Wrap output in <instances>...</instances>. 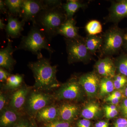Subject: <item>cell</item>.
Here are the masks:
<instances>
[{"mask_svg": "<svg viewBox=\"0 0 127 127\" xmlns=\"http://www.w3.org/2000/svg\"><path fill=\"white\" fill-rule=\"evenodd\" d=\"M122 93L118 91H115L112 93L111 94L109 95V96L112 97H115L121 98L122 97Z\"/></svg>", "mask_w": 127, "mask_h": 127, "instance_id": "41", "label": "cell"}, {"mask_svg": "<svg viewBox=\"0 0 127 127\" xmlns=\"http://www.w3.org/2000/svg\"><path fill=\"white\" fill-rule=\"evenodd\" d=\"M20 113L7 106L0 112L1 127H13L21 119Z\"/></svg>", "mask_w": 127, "mask_h": 127, "instance_id": "16", "label": "cell"}, {"mask_svg": "<svg viewBox=\"0 0 127 127\" xmlns=\"http://www.w3.org/2000/svg\"><path fill=\"white\" fill-rule=\"evenodd\" d=\"M46 9L47 7L43 0H23L21 13L22 21L25 23L32 21L34 25L37 15Z\"/></svg>", "mask_w": 127, "mask_h": 127, "instance_id": "8", "label": "cell"}, {"mask_svg": "<svg viewBox=\"0 0 127 127\" xmlns=\"http://www.w3.org/2000/svg\"><path fill=\"white\" fill-rule=\"evenodd\" d=\"M8 41L6 47L0 50V66L10 72L16 64L12 56L15 50L13 48L11 41L9 39Z\"/></svg>", "mask_w": 127, "mask_h": 127, "instance_id": "12", "label": "cell"}, {"mask_svg": "<svg viewBox=\"0 0 127 127\" xmlns=\"http://www.w3.org/2000/svg\"><path fill=\"white\" fill-rule=\"evenodd\" d=\"M100 94L104 96L113 92L114 89L113 81L111 78H103L100 81Z\"/></svg>", "mask_w": 127, "mask_h": 127, "instance_id": "25", "label": "cell"}, {"mask_svg": "<svg viewBox=\"0 0 127 127\" xmlns=\"http://www.w3.org/2000/svg\"><path fill=\"white\" fill-rule=\"evenodd\" d=\"M32 89L31 87L23 84L14 91L10 97L9 106L20 113L25 108L28 96Z\"/></svg>", "mask_w": 127, "mask_h": 127, "instance_id": "9", "label": "cell"}, {"mask_svg": "<svg viewBox=\"0 0 127 127\" xmlns=\"http://www.w3.org/2000/svg\"><path fill=\"white\" fill-rule=\"evenodd\" d=\"M58 110V120L70 122L78 114L79 108L75 104L65 103L59 106Z\"/></svg>", "mask_w": 127, "mask_h": 127, "instance_id": "17", "label": "cell"}, {"mask_svg": "<svg viewBox=\"0 0 127 127\" xmlns=\"http://www.w3.org/2000/svg\"><path fill=\"white\" fill-rule=\"evenodd\" d=\"M58 106L52 104L38 112L36 115V119L46 123L58 120Z\"/></svg>", "mask_w": 127, "mask_h": 127, "instance_id": "18", "label": "cell"}, {"mask_svg": "<svg viewBox=\"0 0 127 127\" xmlns=\"http://www.w3.org/2000/svg\"><path fill=\"white\" fill-rule=\"evenodd\" d=\"M105 115L107 118H112L115 117L118 114L117 109L113 111H105Z\"/></svg>", "mask_w": 127, "mask_h": 127, "instance_id": "34", "label": "cell"}, {"mask_svg": "<svg viewBox=\"0 0 127 127\" xmlns=\"http://www.w3.org/2000/svg\"><path fill=\"white\" fill-rule=\"evenodd\" d=\"M85 30L88 35H95L102 32V26L100 22L93 20L87 23L85 26Z\"/></svg>", "mask_w": 127, "mask_h": 127, "instance_id": "26", "label": "cell"}, {"mask_svg": "<svg viewBox=\"0 0 127 127\" xmlns=\"http://www.w3.org/2000/svg\"><path fill=\"white\" fill-rule=\"evenodd\" d=\"M0 10L1 13L6 14L7 15L8 14V10L5 4L4 1L2 0H0Z\"/></svg>", "mask_w": 127, "mask_h": 127, "instance_id": "36", "label": "cell"}, {"mask_svg": "<svg viewBox=\"0 0 127 127\" xmlns=\"http://www.w3.org/2000/svg\"><path fill=\"white\" fill-rule=\"evenodd\" d=\"M67 19L62 5L48 8L40 12L35 24L44 32L49 42L57 35L59 28Z\"/></svg>", "mask_w": 127, "mask_h": 127, "instance_id": "2", "label": "cell"}, {"mask_svg": "<svg viewBox=\"0 0 127 127\" xmlns=\"http://www.w3.org/2000/svg\"><path fill=\"white\" fill-rule=\"evenodd\" d=\"M126 30L117 26L112 27L107 30L102 36L101 52L103 56H109L117 54L122 50Z\"/></svg>", "mask_w": 127, "mask_h": 127, "instance_id": "4", "label": "cell"}, {"mask_svg": "<svg viewBox=\"0 0 127 127\" xmlns=\"http://www.w3.org/2000/svg\"><path fill=\"white\" fill-rule=\"evenodd\" d=\"M100 111V107L97 104L92 103L88 104L83 109L81 115L83 118L90 120L97 116Z\"/></svg>", "mask_w": 127, "mask_h": 127, "instance_id": "23", "label": "cell"}, {"mask_svg": "<svg viewBox=\"0 0 127 127\" xmlns=\"http://www.w3.org/2000/svg\"><path fill=\"white\" fill-rule=\"evenodd\" d=\"M13 127H31V126L27 120L21 118Z\"/></svg>", "mask_w": 127, "mask_h": 127, "instance_id": "33", "label": "cell"}, {"mask_svg": "<svg viewBox=\"0 0 127 127\" xmlns=\"http://www.w3.org/2000/svg\"><path fill=\"white\" fill-rule=\"evenodd\" d=\"M76 21L73 18H67L59 28L57 35H61L65 39H79L82 37L78 34L79 28L76 26Z\"/></svg>", "mask_w": 127, "mask_h": 127, "instance_id": "14", "label": "cell"}, {"mask_svg": "<svg viewBox=\"0 0 127 127\" xmlns=\"http://www.w3.org/2000/svg\"><path fill=\"white\" fill-rule=\"evenodd\" d=\"M125 96L127 97V87L126 88L125 90Z\"/></svg>", "mask_w": 127, "mask_h": 127, "instance_id": "43", "label": "cell"}, {"mask_svg": "<svg viewBox=\"0 0 127 127\" xmlns=\"http://www.w3.org/2000/svg\"><path fill=\"white\" fill-rule=\"evenodd\" d=\"M7 23L5 30L7 36L9 37L17 38L20 37L24 29L25 23L20 21L17 17L10 14L7 15Z\"/></svg>", "mask_w": 127, "mask_h": 127, "instance_id": "15", "label": "cell"}, {"mask_svg": "<svg viewBox=\"0 0 127 127\" xmlns=\"http://www.w3.org/2000/svg\"><path fill=\"white\" fill-rule=\"evenodd\" d=\"M6 25L4 22V20L2 18L0 19V29L1 30L5 29Z\"/></svg>", "mask_w": 127, "mask_h": 127, "instance_id": "42", "label": "cell"}, {"mask_svg": "<svg viewBox=\"0 0 127 127\" xmlns=\"http://www.w3.org/2000/svg\"><path fill=\"white\" fill-rule=\"evenodd\" d=\"M78 82L87 95L91 97L96 93L100 83L99 77L94 72L83 75L79 78Z\"/></svg>", "mask_w": 127, "mask_h": 127, "instance_id": "11", "label": "cell"}, {"mask_svg": "<svg viewBox=\"0 0 127 127\" xmlns=\"http://www.w3.org/2000/svg\"><path fill=\"white\" fill-rule=\"evenodd\" d=\"M115 64L119 74L127 78V52L123 51L116 58Z\"/></svg>", "mask_w": 127, "mask_h": 127, "instance_id": "24", "label": "cell"}, {"mask_svg": "<svg viewBox=\"0 0 127 127\" xmlns=\"http://www.w3.org/2000/svg\"><path fill=\"white\" fill-rule=\"evenodd\" d=\"M95 127H108V124L104 121H100L95 124Z\"/></svg>", "mask_w": 127, "mask_h": 127, "instance_id": "39", "label": "cell"}, {"mask_svg": "<svg viewBox=\"0 0 127 127\" xmlns=\"http://www.w3.org/2000/svg\"><path fill=\"white\" fill-rule=\"evenodd\" d=\"M28 66L33 73L35 90L48 91L60 86L57 78V66L52 65L50 59L42 58L29 63Z\"/></svg>", "mask_w": 127, "mask_h": 127, "instance_id": "1", "label": "cell"}, {"mask_svg": "<svg viewBox=\"0 0 127 127\" xmlns=\"http://www.w3.org/2000/svg\"><path fill=\"white\" fill-rule=\"evenodd\" d=\"M81 87L78 81L73 78L60 86L53 95L58 101L78 100L82 96Z\"/></svg>", "mask_w": 127, "mask_h": 127, "instance_id": "7", "label": "cell"}, {"mask_svg": "<svg viewBox=\"0 0 127 127\" xmlns=\"http://www.w3.org/2000/svg\"><path fill=\"white\" fill-rule=\"evenodd\" d=\"M113 78L114 85V88L116 89H120L124 86L127 83V77L121 74L115 75Z\"/></svg>", "mask_w": 127, "mask_h": 127, "instance_id": "27", "label": "cell"}, {"mask_svg": "<svg viewBox=\"0 0 127 127\" xmlns=\"http://www.w3.org/2000/svg\"><path fill=\"white\" fill-rule=\"evenodd\" d=\"M23 76L20 74L11 75L4 84V88L7 91H16L22 86Z\"/></svg>", "mask_w": 127, "mask_h": 127, "instance_id": "21", "label": "cell"}, {"mask_svg": "<svg viewBox=\"0 0 127 127\" xmlns=\"http://www.w3.org/2000/svg\"><path fill=\"white\" fill-rule=\"evenodd\" d=\"M121 109L124 116L127 117V99L124 100L121 106Z\"/></svg>", "mask_w": 127, "mask_h": 127, "instance_id": "37", "label": "cell"}, {"mask_svg": "<svg viewBox=\"0 0 127 127\" xmlns=\"http://www.w3.org/2000/svg\"><path fill=\"white\" fill-rule=\"evenodd\" d=\"M91 126V121L84 118L79 120L77 124V127H90Z\"/></svg>", "mask_w": 127, "mask_h": 127, "instance_id": "31", "label": "cell"}, {"mask_svg": "<svg viewBox=\"0 0 127 127\" xmlns=\"http://www.w3.org/2000/svg\"><path fill=\"white\" fill-rule=\"evenodd\" d=\"M9 96L7 94L0 91V112H1L5 108L7 107V103L9 101Z\"/></svg>", "mask_w": 127, "mask_h": 127, "instance_id": "29", "label": "cell"}, {"mask_svg": "<svg viewBox=\"0 0 127 127\" xmlns=\"http://www.w3.org/2000/svg\"><path fill=\"white\" fill-rule=\"evenodd\" d=\"M120 99L119 98L110 96L109 95L106 98V101L109 102L112 104L115 105L118 104Z\"/></svg>", "mask_w": 127, "mask_h": 127, "instance_id": "35", "label": "cell"}, {"mask_svg": "<svg viewBox=\"0 0 127 127\" xmlns=\"http://www.w3.org/2000/svg\"></svg>", "mask_w": 127, "mask_h": 127, "instance_id": "44", "label": "cell"}, {"mask_svg": "<svg viewBox=\"0 0 127 127\" xmlns=\"http://www.w3.org/2000/svg\"><path fill=\"white\" fill-rule=\"evenodd\" d=\"M87 4L76 0H68L66 3L63 4V8L67 18H73L75 13L80 9L86 7Z\"/></svg>", "mask_w": 127, "mask_h": 127, "instance_id": "19", "label": "cell"}, {"mask_svg": "<svg viewBox=\"0 0 127 127\" xmlns=\"http://www.w3.org/2000/svg\"><path fill=\"white\" fill-rule=\"evenodd\" d=\"M106 18L107 21L117 24L127 18V0L112 1Z\"/></svg>", "mask_w": 127, "mask_h": 127, "instance_id": "10", "label": "cell"}, {"mask_svg": "<svg viewBox=\"0 0 127 127\" xmlns=\"http://www.w3.org/2000/svg\"><path fill=\"white\" fill-rule=\"evenodd\" d=\"M4 1L8 10V14L21 17L23 0H5Z\"/></svg>", "mask_w": 127, "mask_h": 127, "instance_id": "22", "label": "cell"}, {"mask_svg": "<svg viewBox=\"0 0 127 127\" xmlns=\"http://www.w3.org/2000/svg\"><path fill=\"white\" fill-rule=\"evenodd\" d=\"M54 100L53 95L32 90L28 96L24 109L29 116L35 117L39 111L52 104Z\"/></svg>", "mask_w": 127, "mask_h": 127, "instance_id": "5", "label": "cell"}, {"mask_svg": "<svg viewBox=\"0 0 127 127\" xmlns=\"http://www.w3.org/2000/svg\"><path fill=\"white\" fill-rule=\"evenodd\" d=\"M67 60L69 63L86 62L91 60L92 55L86 47L84 38L79 39H65Z\"/></svg>", "mask_w": 127, "mask_h": 127, "instance_id": "6", "label": "cell"}, {"mask_svg": "<svg viewBox=\"0 0 127 127\" xmlns=\"http://www.w3.org/2000/svg\"><path fill=\"white\" fill-rule=\"evenodd\" d=\"M84 40L88 50L92 55H95L98 50H100L102 45V37L97 35H88L84 38Z\"/></svg>", "mask_w": 127, "mask_h": 127, "instance_id": "20", "label": "cell"}, {"mask_svg": "<svg viewBox=\"0 0 127 127\" xmlns=\"http://www.w3.org/2000/svg\"><path fill=\"white\" fill-rule=\"evenodd\" d=\"M46 35L36 25H33L26 36H22L17 50L28 51L36 55L38 59L43 58L41 51L47 50L50 55L55 51L51 47Z\"/></svg>", "mask_w": 127, "mask_h": 127, "instance_id": "3", "label": "cell"}, {"mask_svg": "<svg viewBox=\"0 0 127 127\" xmlns=\"http://www.w3.org/2000/svg\"><path fill=\"white\" fill-rule=\"evenodd\" d=\"M11 75L10 72L4 68L0 67V81L1 82L5 83L9 76Z\"/></svg>", "mask_w": 127, "mask_h": 127, "instance_id": "30", "label": "cell"}, {"mask_svg": "<svg viewBox=\"0 0 127 127\" xmlns=\"http://www.w3.org/2000/svg\"><path fill=\"white\" fill-rule=\"evenodd\" d=\"M122 50L123 51L127 52V30H126L125 35H124Z\"/></svg>", "mask_w": 127, "mask_h": 127, "instance_id": "38", "label": "cell"}, {"mask_svg": "<svg viewBox=\"0 0 127 127\" xmlns=\"http://www.w3.org/2000/svg\"><path fill=\"white\" fill-rule=\"evenodd\" d=\"M70 122L57 120L46 123L45 127H70Z\"/></svg>", "mask_w": 127, "mask_h": 127, "instance_id": "28", "label": "cell"}, {"mask_svg": "<svg viewBox=\"0 0 127 127\" xmlns=\"http://www.w3.org/2000/svg\"><path fill=\"white\" fill-rule=\"evenodd\" d=\"M95 67L98 75L103 78H111L115 76L116 65L109 57L99 59L95 64Z\"/></svg>", "mask_w": 127, "mask_h": 127, "instance_id": "13", "label": "cell"}, {"mask_svg": "<svg viewBox=\"0 0 127 127\" xmlns=\"http://www.w3.org/2000/svg\"><path fill=\"white\" fill-rule=\"evenodd\" d=\"M114 127H127V119L120 118L117 119L114 124Z\"/></svg>", "mask_w": 127, "mask_h": 127, "instance_id": "32", "label": "cell"}, {"mask_svg": "<svg viewBox=\"0 0 127 127\" xmlns=\"http://www.w3.org/2000/svg\"><path fill=\"white\" fill-rule=\"evenodd\" d=\"M104 111H113L117 109V107L115 105L111 104V105H106L104 107Z\"/></svg>", "mask_w": 127, "mask_h": 127, "instance_id": "40", "label": "cell"}]
</instances>
